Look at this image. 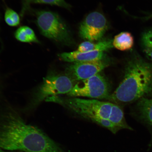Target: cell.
I'll return each instance as SVG.
<instances>
[{"label":"cell","instance_id":"15","mask_svg":"<svg viewBox=\"0 0 152 152\" xmlns=\"http://www.w3.org/2000/svg\"><path fill=\"white\" fill-rule=\"evenodd\" d=\"M141 45L144 54L152 61V30H148L142 34Z\"/></svg>","mask_w":152,"mask_h":152},{"label":"cell","instance_id":"4","mask_svg":"<svg viewBox=\"0 0 152 152\" xmlns=\"http://www.w3.org/2000/svg\"><path fill=\"white\" fill-rule=\"evenodd\" d=\"M74 81L66 75L47 76L34 95L31 107H34L43 100L57 95L69 93L74 86Z\"/></svg>","mask_w":152,"mask_h":152},{"label":"cell","instance_id":"18","mask_svg":"<svg viewBox=\"0 0 152 152\" xmlns=\"http://www.w3.org/2000/svg\"><path fill=\"white\" fill-rule=\"evenodd\" d=\"M35 3L58 6L66 9L70 7L64 0H36Z\"/></svg>","mask_w":152,"mask_h":152},{"label":"cell","instance_id":"7","mask_svg":"<svg viewBox=\"0 0 152 152\" xmlns=\"http://www.w3.org/2000/svg\"><path fill=\"white\" fill-rule=\"evenodd\" d=\"M108 28L107 19L99 12L90 13L80 26V36L86 41H99Z\"/></svg>","mask_w":152,"mask_h":152},{"label":"cell","instance_id":"14","mask_svg":"<svg viewBox=\"0 0 152 152\" xmlns=\"http://www.w3.org/2000/svg\"><path fill=\"white\" fill-rule=\"evenodd\" d=\"M15 37L20 42L39 43L34 30L28 26H22L18 28L15 32Z\"/></svg>","mask_w":152,"mask_h":152},{"label":"cell","instance_id":"10","mask_svg":"<svg viewBox=\"0 0 152 152\" xmlns=\"http://www.w3.org/2000/svg\"><path fill=\"white\" fill-rule=\"evenodd\" d=\"M135 116L152 127V97L142 98L136 102Z\"/></svg>","mask_w":152,"mask_h":152},{"label":"cell","instance_id":"5","mask_svg":"<svg viewBox=\"0 0 152 152\" xmlns=\"http://www.w3.org/2000/svg\"><path fill=\"white\" fill-rule=\"evenodd\" d=\"M109 83L99 73L83 80L78 81L68 96H83L92 98L107 99L110 95Z\"/></svg>","mask_w":152,"mask_h":152},{"label":"cell","instance_id":"9","mask_svg":"<svg viewBox=\"0 0 152 152\" xmlns=\"http://www.w3.org/2000/svg\"><path fill=\"white\" fill-rule=\"evenodd\" d=\"M61 59L64 61L69 62H86L103 60L104 57V52H81L77 50L71 52H64L58 55Z\"/></svg>","mask_w":152,"mask_h":152},{"label":"cell","instance_id":"8","mask_svg":"<svg viewBox=\"0 0 152 152\" xmlns=\"http://www.w3.org/2000/svg\"><path fill=\"white\" fill-rule=\"evenodd\" d=\"M109 65L104 59L96 61L74 62L66 68V75L74 81H79L99 73Z\"/></svg>","mask_w":152,"mask_h":152},{"label":"cell","instance_id":"19","mask_svg":"<svg viewBox=\"0 0 152 152\" xmlns=\"http://www.w3.org/2000/svg\"><path fill=\"white\" fill-rule=\"evenodd\" d=\"M23 6L21 11L22 15H24L26 11L28 9V7L31 3H34L36 0H22Z\"/></svg>","mask_w":152,"mask_h":152},{"label":"cell","instance_id":"11","mask_svg":"<svg viewBox=\"0 0 152 152\" xmlns=\"http://www.w3.org/2000/svg\"><path fill=\"white\" fill-rule=\"evenodd\" d=\"M113 47V40H106L97 43L92 42L86 41L79 45L77 51L80 52H85L93 51H102L104 52Z\"/></svg>","mask_w":152,"mask_h":152},{"label":"cell","instance_id":"2","mask_svg":"<svg viewBox=\"0 0 152 152\" xmlns=\"http://www.w3.org/2000/svg\"><path fill=\"white\" fill-rule=\"evenodd\" d=\"M152 97V64L134 54L125 65L123 79L107 99L117 103L136 102L142 98Z\"/></svg>","mask_w":152,"mask_h":152},{"label":"cell","instance_id":"6","mask_svg":"<svg viewBox=\"0 0 152 152\" xmlns=\"http://www.w3.org/2000/svg\"><path fill=\"white\" fill-rule=\"evenodd\" d=\"M65 103L76 113L90 120L96 117L109 119L113 104L97 100L76 98L66 100Z\"/></svg>","mask_w":152,"mask_h":152},{"label":"cell","instance_id":"13","mask_svg":"<svg viewBox=\"0 0 152 152\" xmlns=\"http://www.w3.org/2000/svg\"><path fill=\"white\" fill-rule=\"evenodd\" d=\"M134 43L132 35L128 32H122L115 36L113 40V47L121 51L130 50Z\"/></svg>","mask_w":152,"mask_h":152},{"label":"cell","instance_id":"21","mask_svg":"<svg viewBox=\"0 0 152 152\" xmlns=\"http://www.w3.org/2000/svg\"><path fill=\"white\" fill-rule=\"evenodd\" d=\"M152 18V15H150L149 16H148L147 17V18Z\"/></svg>","mask_w":152,"mask_h":152},{"label":"cell","instance_id":"16","mask_svg":"<svg viewBox=\"0 0 152 152\" xmlns=\"http://www.w3.org/2000/svg\"><path fill=\"white\" fill-rule=\"evenodd\" d=\"M4 19L6 23L11 26H18L20 23V16L16 11L10 8L6 10Z\"/></svg>","mask_w":152,"mask_h":152},{"label":"cell","instance_id":"20","mask_svg":"<svg viewBox=\"0 0 152 152\" xmlns=\"http://www.w3.org/2000/svg\"><path fill=\"white\" fill-rule=\"evenodd\" d=\"M0 152H14L7 151H5V150H4L0 149Z\"/></svg>","mask_w":152,"mask_h":152},{"label":"cell","instance_id":"1","mask_svg":"<svg viewBox=\"0 0 152 152\" xmlns=\"http://www.w3.org/2000/svg\"><path fill=\"white\" fill-rule=\"evenodd\" d=\"M0 149L26 152H64L59 145L37 127L10 113L0 118Z\"/></svg>","mask_w":152,"mask_h":152},{"label":"cell","instance_id":"17","mask_svg":"<svg viewBox=\"0 0 152 152\" xmlns=\"http://www.w3.org/2000/svg\"><path fill=\"white\" fill-rule=\"evenodd\" d=\"M94 121L102 127L107 128L114 134H116L121 129L113 124L109 119H104L100 117H96L91 119Z\"/></svg>","mask_w":152,"mask_h":152},{"label":"cell","instance_id":"3","mask_svg":"<svg viewBox=\"0 0 152 152\" xmlns=\"http://www.w3.org/2000/svg\"><path fill=\"white\" fill-rule=\"evenodd\" d=\"M36 23L44 37L65 45L74 43L67 26L56 13L48 11H38Z\"/></svg>","mask_w":152,"mask_h":152},{"label":"cell","instance_id":"12","mask_svg":"<svg viewBox=\"0 0 152 152\" xmlns=\"http://www.w3.org/2000/svg\"><path fill=\"white\" fill-rule=\"evenodd\" d=\"M108 119L121 130L128 129L132 130V129L127 124L123 110L117 104H112L111 113Z\"/></svg>","mask_w":152,"mask_h":152}]
</instances>
